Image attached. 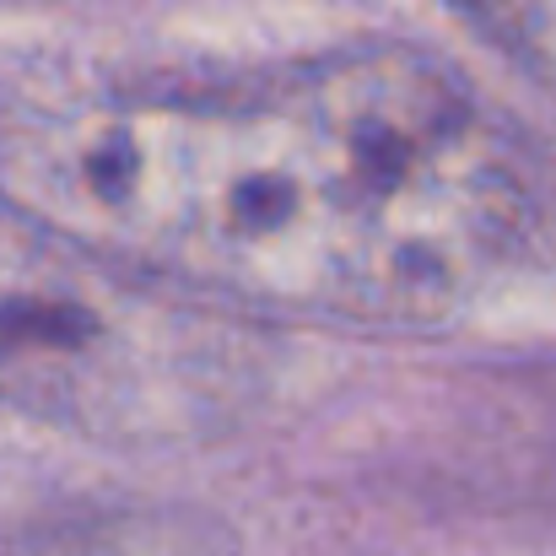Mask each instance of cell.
<instances>
[{"label": "cell", "mask_w": 556, "mask_h": 556, "mask_svg": "<svg viewBox=\"0 0 556 556\" xmlns=\"http://www.w3.org/2000/svg\"><path fill=\"white\" fill-rule=\"evenodd\" d=\"M0 205L98 265L368 330L470 308L535 227L508 130L410 49L22 76L0 92Z\"/></svg>", "instance_id": "6da1fadb"}, {"label": "cell", "mask_w": 556, "mask_h": 556, "mask_svg": "<svg viewBox=\"0 0 556 556\" xmlns=\"http://www.w3.org/2000/svg\"><path fill=\"white\" fill-rule=\"evenodd\" d=\"M454 16L492 43L519 76L556 98V0H448Z\"/></svg>", "instance_id": "7a4b0ae2"}]
</instances>
